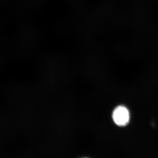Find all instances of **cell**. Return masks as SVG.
I'll return each instance as SVG.
<instances>
[{
	"instance_id": "cell-1",
	"label": "cell",
	"mask_w": 158,
	"mask_h": 158,
	"mask_svg": "<svg viewBox=\"0 0 158 158\" xmlns=\"http://www.w3.org/2000/svg\"><path fill=\"white\" fill-rule=\"evenodd\" d=\"M130 113L125 107L119 106L114 110L113 114V121L118 126H124L130 120Z\"/></svg>"
}]
</instances>
